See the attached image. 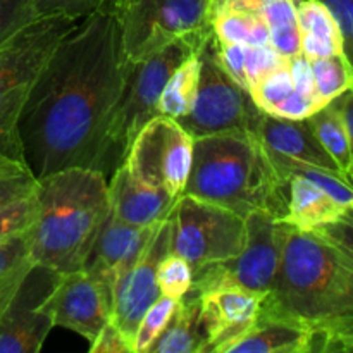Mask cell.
I'll return each mask as SVG.
<instances>
[{"label": "cell", "instance_id": "obj_1", "mask_svg": "<svg viewBox=\"0 0 353 353\" xmlns=\"http://www.w3.org/2000/svg\"><path fill=\"white\" fill-rule=\"evenodd\" d=\"M131 68L109 0L59 40L17 121L24 164L34 178L69 168L109 174V131Z\"/></svg>", "mask_w": 353, "mask_h": 353}, {"label": "cell", "instance_id": "obj_2", "mask_svg": "<svg viewBox=\"0 0 353 353\" xmlns=\"http://www.w3.org/2000/svg\"><path fill=\"white\" fill-rule=\"evenodd\" d=\"M265 300L274 309L309 323L352 316V221L314 230L288 224L278 272Z\"/></svg>", "mask_w": 353, "mask_h": 353}, {"label": "cell", "instance_id": "obj_3", "mask_svg": "<svg viewBox=\"0 0 353 353\" xmlns=\"http://www.w3.org/2000/svg\"><path fill=\"white\" fill-rule=\"evenodd\" d=\"M37 196L33 262L57 274L85 269L110 212L107 176L88 168L62 169L37 179Z\"/></svg>", "mask_w": 353, "mask_h": 353}, {"label": "cell", "instance_id": "obj_4", "mask_svg": "<svg viewBox=\"0 0 353 353\" xmlns=\"http://www.w3.org/2000/svg\"><path fill=\"white\" fill-rule=\"evenodd\" d=\"M181 195L217 203L243 219L254 210L285 219L288 179L255 134H209L193 138L192 169Z\"/></svg>", "mask_w": 353, "mask_h": 353}, {"label": "cell", "instance_id": "obj_5", "mask_svg": "<svg viewBox=\"0 0 353 353\" xmlns=\"http://www.w3.org/2000/svg\"><path fill=\"white\" fill-rule=\"evenodd\" d=\"M212 33V26L183 34L157 54L134 62L117 102L112 126L109 131V174L123 162L131 141L150 119L159 116V99L169 76L185 61L200 54L203 43Z\"/></svg>", "mask_w": 353, "mask_h": 353}, {"label": "cell", "instance_id": "obj_6", "mask_svg": "<svg viewBox=\"0 0 353 353\" xmlns=\"http://www.w3.org/2000/svg\"><path fill=\"white\" fill-rule=\"evenodd\" d=\"M79 19L40 17L0 45V154L24 162L17 121L52 50Z\"/></svg>", "mask_w": 353, "mask_h": 353}, {"label": "cell", "instance_id": "obj_7", "mask_svg": "<svg viewBox=\"0 0 353 353\" xmlns=\"http://www.w3.org/2000/svg\"><path fill=\"white\" fill-rule=\"evenodd\" d=\"M200 72L195 100L178 124L192 138L221 133H245L257 137L262 112L250 92L241 88L223 69L216 57L214 31L199 54Z\"/></svg>", "mask_w": 353, "mask_h": 353}, {"label": "cell", "instance_id": "obj_8", "mask_svg": "<svg viewBox=\"0 0 353 353\" xmlns=\"http://www.w3.org/2000/svg\"><path fill=\"white\" fill-rule=\"evenodd\" d=\"M288 224L268 210H254L245 217V243L240 254L224 262L193 271V292L241 288L255 293L271 292L281 259Z\"/></svg>", "mask_w": 353, "mask_h": 353}, {"label": "cell", "instance_id": "obj_9", "mask_svg": "<svg viewBox=\"0 0 353 353\" xmlns=\"http://www.w3.org/2000/svg\"><path fill=\"white\" fill-rule=\"evenodd\" d=\"M171 252L193 271L240 254L245 243V219L230 209L192 195H181L169 214Z\"/></svg>", "mask_w": 353, "mask_h": 353}, {"label": "cell", "instance_id": "obj_10", "mask_svg": "<svg viewBox=\"0 0 353 353\" xmlns=\"http://www.w3.org/2000/svg\"><path fill=\"white\" fill-rule=\"evenodd\" d=\"M124 54L140 62L183 34L210 26L209 0H109Z\"/></svg>", "mask_w": 353, "mask_h": 353}, {"label": "cell", "instance_id": "obj_11", "mask_svg": "<svg viewBox=\"0 0 353 353\" xmlns=\"http://www.w3.org/2000/svg\"><path fill=\"white\" fill-rule=\"evenodd\" d=\"M193 157V138L178 121L155 116L137 133L123 164L148 185L178 199L185 190Z\"/></svg>", "mask_w": 353, "mask_h": 353}, {"label": "cell", "instance_id": "obj_12", "mask_svg": "<svg viewBox=\"0 0 353 353\" xmlns=\"http://www.w3.org/2000/svg\"><path fill=\"white\" fill-rule=\"evenodd\" d=\"M52 324L72 331L93 343L110 321L112 295L85 269L57 274L50 292L40 303Z\"/></svg>", "mask_w": 353, "mask_h": 353}, {"label": "cell", "instance_id": "obj_13", "mask_svg": "<svg viewBox=\"0 0 353 353\" xmlns=\"http://www.w3.org/2000/svg\"><path fill=\"white\" fill-rule=\"evenodd\" d=\"M169 252H171V228H169V219H164L145 245L140 257L114 285L110 323L124 334V338L131 343V348L141 316L161 296L157 271L161 261Z\"/></svg>", "mask_w": 353, "mask_h": 353}, {"label": "cell", "instance_id": "obj_14", "mask_svg": "<svg viewBox=\"0 0 353 353\" xmlns=\"http://www.w3.org/2000/svg\"><path fill=\"white\" fill-rule=\"evenodd\" d=\"M57 272L37 265L30 269L16 296L0 317V353H37L52 331L50 317L40 303L50 292Z\"/></svg>", "mask_w": 353, "mask_h": 353}, {"label": "cell", "instance_id": "obj_15", "mask_svg": "<svg viewBox=\"0 0 353 353\" xmlns=\"http://www.w3.org/2000/svg\"><path fill=\"white\" fill-rule=\"evenodd\" d=\"M268 293L241 288H217L196 293L200 323L205 334V353H224L228 345L247 333L257 321Z\"/></svg>", "mask_w": 353, "mask_h": 353}, {"label": "cell", "instance_id": "obj_16", "mask_svg": "<svg viewBox=\"0 0 353 353\" xmlns=\"http://www.w3.org/2000/svg\"><path fill=\"white\" fill-rule=\"evenodd\" d=\"M159 224L161 223L147 228L133 226L123 223L109 212L86 259L85 271L90 272L112 295L116 281L140 257Z\"/></svg>", "mask_w": 353, "mask_h": 353}, {"label": "cell", "instance_id": "obj_17", "mask_svg": "<svg viewBox=\"0 0 353 353\" xmlns=\"http://www.w3.org/2000/svg\"><path fill=\"white\" fill-rule=\"evenodd\" d=\"M176 200L164 190L148 185L121 162L109 181L110 214L133 226L147 228L168 219Z\"/></svg>", "mask_w": 353, "mask_h": 353}, {"label": "cell", "instance_id": "obj_18", "mask_svg": "<svg viewBox=\"0 0 353 353\" xmlns=\"http://www.w3.org/2000/svg\"><path fill=\"white\" fill-rule=\"evenodd\" d=\"M312 324L274 309L264 299L254 326L224 353H307Z\"/></svg>", "mask_w": 353, "mask_h": 353}, {"label": "cell", "instance_id": "obj_19", "mask_svg": "<svg viewBox=\"0 0 353 353\" xmlns=\"http://www.w3.org/2000/svg\"><path fill=\"white\" fill-rule=\"evenodd\" d=\"M257 138L265 147L279 152V154L319 165L327 171L341 172L331 155L324 150L321 141L317 140L309 119H281V117L269 116L264 112L261 123H259Z\"/></svg>", "mask_w": 353, "mask_h": 353}, {"label": "cell", "instance_id": "obj_20", "mask_svg": "<svg viewBox=\"0 0 353 353\" xmlns=\"http://www.w3.org/2000/svg\"><path fill=\"white\" fill-rule=\"evenodd\" d=\"M285 223L299 230H314L336 221H352V209L340 205L330 193L302 176L288 178Z\"/></svg>", "mask_w": 353, "mask_h": 353}, {"label": "cell", "instance_id": "obj_21", "mask_svg": "<svg viewBox=\"0 0 353 353\" xmlns=\"http://www.w3.org/2000/svg\"><path fill=\"white\" fill-rule=\"evenodd\" d=\"M295 9L296 23L300 28V48L305 57L319 59L333 54L347 55L336 19L323 2L295 0Z\"/></svg>", "mask_w": 353, "mask_h": 353}, {"label": "cell", "instance_id": "obj_22", "mask_svg": "<svg viewBox=\"0 0 353 353\" xmlns=\"http://www.w3.org/2000/svg\"><path fill=\"white\" fill-rule=\"evenodd\" d=\"M147 353H205L200 302L193 290L178 300L171 319Z\"/></svg>", "mask_w": 353, "mask_h": 353}, {"label": "cell", "instance_id": "obj_23", "mask_svg": "<svg viewBox=\"0 0 353 353\" xmlns=\"http://www.w3.org/2000/svg\"><path fill=\"white\" fill-rule=\"evenodd\" d=\"M265 147V145H264ZM268 148V147H265ZM268 154L274 168L278 169L283 178H292V176H302L309 181L316 183L317 186L330 193L340 205L353 209V193H352V179L347 178L341 172L327 171V169L319 168V165L309 164V162L296 161V159L283 155L279 152L268 148Z\"/></svg>", "mask_w": 353, "mask_h": 353}, {"label": "cell", "instance_id": "obj_24", "mask_svg": "<svg viewBox=\"0 0 353 353\" xmlns=\"http://www.w3.org/2000/svg\"><path fill=\"white\" fill-rule=\"evenodd\" d=\"M33 265L31 231L0 245V317L12 302Z\"/></svg>", "mask_w": 353, "mask_h": 353}, {"label": "cell", "instance_id": "obj_25", "mask_svg": "<svg viewBox=\"0 0 353 353\" xmlns=\"http://www.w3.org/2000/svg\"><path fill=\"white\" fill-rule=\"evenodd\" d=\"M309 123L316 133L317 140L324 147V150L331 155L334 164L340 168L345 176L352 179L353 157H352V133L343 126L340 117L330 109V105L321 107L314 114H310Z\"/></svg>", "mask_w": 353, "mask_h": 353}, {"label": "cell", "instance_id": "obj_26", "mask_svg": "<svg viewBox=\"0 0 353 353\" xmlns=\"http://www.w3.org/2000/svg\"><path fill=\"white\" fill-rule=\"evenodd\" d=\"M200 61L199 54L183 62L165 81L164 90L159 99V116L171 117L178 121L185 116L195 100L196 86H199Z\"/></svg>", "mask_w": 353, "mask_h": 353}, {"label": "cell", "instance_id": "obj_27", "mask_svg": "<svg viewBox=\"0 0 353 353\" xmlns=\"http://www.w3.org/2000/svg\"><path fill=\"white\" fill-rule=\"evenodd\" d=\"M219 41L240 45H268L269 28L264 17L250 10H226L210 19Z\"/></svg>", "mask_w": 353, "mask_h": 353}, {"label": "cell", "instance_id": "obj_28", "mask_svg": "<svg viewBox=\"0 0 353 353\" xmlns=\"http://www.w3.org/2000/svg\"><path fill=\"white\" fill-rule=\"evenodd\" d=\"M316 92L324 103L352 88V61L345 54L310 59Z\"/></svg>", "mask_w": 353, "mask_h": 353}, {"label": "cell", "instance_id": "obj_29", "mask_svg": "<svg viewBox=\"0 0 353 353\" xmlns=\"http://www.w3.org/2000/svg\"><path fill=\"white\" fill-rule=\"evenodd\" d=\"M37 217V188L0 207V245L33 230Z\"/></svg>", "mask_w": 353, "mask_h": 353}, {"label": "cell", "instance_id": "obj_30", "mask_svg": "<svg viewBox=\"0 0 353 353\" xmlns=\"http://www.w3.org/2000/svg\"><path fill=\"white\" fill-rule=\"evenodd\" d=\"M176 305H178V300L161 295L150 307H148L147 312L141 316L137 327V333H134L133 353L148 352V348L154 343L155 338L162 333L165 324L171 319Z\"/></svg>", "mask_w": 353, "mask_h": 353}, {"label": "cell", "instance_id": "obj_31", "mask_svg": "<svg viewBox=\"0 0 353 353\" xmlns=\"http://www.w3.org/2000/svg\"><path fill=\"white\" fill-rule=\"evenodd\" d=\"M293 90L295 88H293V81L288 69V61H286L285 64L279 65L278 69H274V71L265 74L262 79H259V81L252 86L250 95L262 112L271 114V110L274 109L283 99H286Z\"/></svg>", "mask_w": 353, "mask_h": 353}, {"label": "cell", "instance_id": "obj_32", "mask_svg": "<svg viewBox=\"0 0 353 353\" xmlns=\"http://www.w3.org/2000/svg\"><path fill=\"white\" fill-rule=\"evenodd\" d=\"M193 283V268L179 255L169 252L161 261L157 271V285L161 295L179 300L188 293Z\"/></svg>", "mask_w": 353, "mask_h": 353}, {"label": "cell", "instance_id": "obj_33", "mask_svg": "<svg viewBox=\"0 0 353 353\" xmlns=\"http://www.w3.org/2000/svg\"><path fill=\"white\" fill-rule=\"evenodd\" d=\"M37 188V178L24 162L0 154V207Z\"/></svg>", "mask_w": 353, "mask_h": 353}, {"label": "cell", "instance_id": "obj_34", "mask_svg": "<svg viewBox=\"0 0 353 353\" xmlns=\"http://www.w3.org/2000/svg\"><path fill=\"white\" fill-rule=\"evenodd\" d=\"M40 19L33 0H0V45Z\"/></svg>", "mask_w": 353, "mask_h": 353}, {"label": "cell", "instance_id": "obj_35", "mask_svg": "<svg viewBox=\"0 0 353 353\" xmlns=\"http://www.w3.org/2000/svg\"><path fill=\"white\" fill-rule=\"evenodd\" d=\"M288 59L279 55L271 45H245V78H247L248 92L252 86L269 74L271 71L283 65Z\"/></svg>", "mask_w": 353, "mask_h": 353}, {"label": "cell", "instance_id": "obj_36", "mask_svg": "<svg viewBox=\"0 0 353 353\" xmlns=\"http://www.w3.org/2000/svg\"><path fill=\"white\" fill-rule=\"evenodd\" d=\"M107 0H33L38 17H69L83 19L102 9Z\"/></svg>", "mask_w": 353, "mask_h": 353}, {"label": "cell", "instance_id": "obj_37", "mask_svg": "<svg viewBox=\"0 0 353 353\" xmlns=\"http://www.w3.org/2000/svg\"><path fill=\"white\" fill-rule=\"evenodd\" d=\"M326 103L319 99V95H305V93H300L296 90H293L286 99H283L274 109L271 110L269 116L281 117V119H307L310 114H314L316 110H319L321 107H324Z\"/></svg>", "mask_w": 353, "mask_h": 353}, {"label": "cell", "instance_id": "obj_38", "mask_svg": "<svg viewBox=\"0 0 353 353\" xmlns=\"http://www.w3.org/2000/svg\"><path fill=\"white\" fill-rule=\"evenodd\" d=\"M269 45L285 59L300 54L302 48H300V28L296 19L269 26Z\"/></svg>", "mask_w": 353, "mask_h": 353}, {"label": "cell", "instance_id": "obj_39", "mask_svg": "<svg viewBox=\"0 0 353 353\" xmlns=\"http://www.w3.org/2000/svg\"><path fill=\"white\" fill-rule=\"evenodd\" d=\"M90 353H133L130 341L124 338V334L114 326L112 323H107L100 330L93 343L88 347Z\"/></svg>", "mask_w": 353, "mask_h": 353}, {"label": "cell", "instance_id": "obj_40", "mask_svg": "<svg viewBox=\"0 0 353 353\" xmlns=\"http://www.w3.org/2000/svg\"><path fill=\"white\" fill-rule=\"evenodd\" d=\"M288 69L290 76H292L293 88L305 95H317L316 83H314V72L312 65H310V59L300 52V54L293 55L288 59Z\"/></svg>", "mask_w": 353, "mask_h": 353}, {"label": "cell", "instance_id": "obj_41", "mask_svg": "<svg viewBox=\"0 0 353 353\" xmlns=\"http://www.w3.org/2000/svg\"><path fill=\"white\" fill-rule=\"evenodd\" d=\"M319 2H323L336 19L340 33L343 37L345 52L350 57L353 37V0H319Z\"/></svg>", "mask_w": 353, "mask_h": 353}, {"label": "cell", "instance_id": "obj_42", "mask_svg": "<svg viewBox=\"0 0 353 353\" xmlns=\"http://www.w3.org/2000/svg\"><path fill=\"white\" fill-rule=\"evenodd\" d=\"M272 0H209V21L226 10H250L257 12L262 6Z\"/></svg>", "mask_w": 353, "mask_h": 353}]
</instances>
